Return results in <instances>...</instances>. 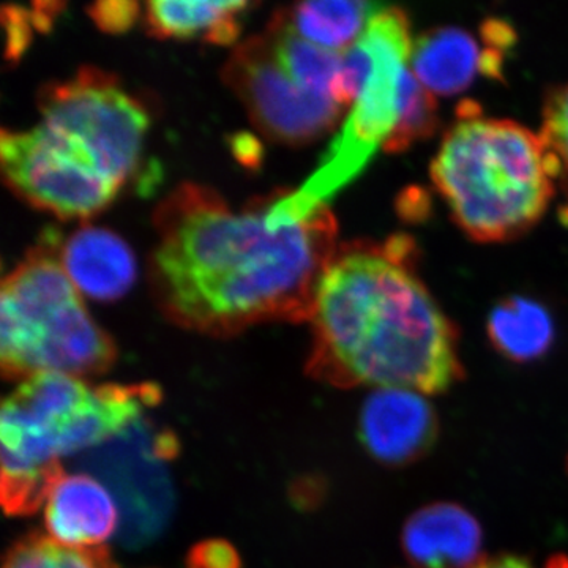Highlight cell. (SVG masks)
I'll use <instances>...</instances> for the list:
<instances>
[{"mask_svg": "<svg viewBox=\"0 0 568 568\" xmlns=\"http://www.w3.org/2000/svg\"><path fill=\"white\" fill-rule=\"evenodd\" d=\"M271 203L237 212L215 190L182 183L156 207L149 276L168 320L212 336L312 320L338 250L334 213L324 205L302 222L272 224Z\"/></svg>", "mask_w": 568, "mask_h": 568, "instance_id": "1", "label": "cell"}, {"mask_svg": "<svg viewBox=\"0 0 568 568\" xmlns=\"http://www.w3.org/2000/svg\"><path fill=\"white\" fill-rule=\"evenodd\" d=\"M407 235L338 246L313 308L306 373L335 387L446 392L462 379L458 334L417 275Z\"/></svg>", "mask_w": 568, "mask_h": 568, "instance_id": "2", "label": "cell"}, {"mask_svg": "<svg viewBox=\"0 0 568 568\" xmlns=\"http://www.w3.org/2000/svg\"><path fill=\"white\" fill-rule=\"evenodd\" d=\"M160 398L162 390L151 383L91 387L61 373L22 381L0 416L7 514H33L63 476L62 457L122 436Z\"/></svg>", "mask_w": 568, "mask_h": 568, "instance_id": "3", "label": "cell"}, {"mask_svg": "<svg viewBox=\"0 0 568 568\" xmlns=\"http://www.w3.org/2000/svg\"><path fill=\"white\" fill-rule=\"evenodd\" d=\"M463 108L433 160L432 181L470 239L510 241L547 212L555 163L530 130L481 118L474 103Z\"/></svg>", "mask_w": 568, "mask_h": 568, "instance_id": "4", "label": "cell"}, {"mask_svg": "<svg viewBox=\"0 0 568 568\" xmlns=\"http://www.w3.org/2000/svg\"><path fill=\"white\" fill-rule=\"evenodd\" d=\"M61 235H41L2 282L0 364L9 379L41 373L102 375L114 364V342L89 315L61 261Z\"/></svg>", "mask_w": 568, "mask_h": 568, "instance_id": "5", "label": "cell"}, {"mask_svg": "<svg viewBox=\"0 0 568 568\" xmlns=\"http://www.w3.org/2000/svg\"><path fill=\"white\" fill-rule=\"evenodd\" d=\"M410 52V22L405 11L395 7L381 11L357 43L343 52L338 100L343 106L353 104V110L308 181L294 192L272 196V223L308 219L365 170L381 145L384 148L398 121Z\"/></svg>", "mask_w": 568, "mask_h": 568, "instance_id": "6", "label": "cell"}, {"mask_svg": "<svg viewBox=\"0 0 568 568\" xmlns=\"http://www.w3.org/2000/svg\"><path fill=\"white\" fill-rule=\"evenodd\" d=\"M39 110L41 123L81 142L122 189L140 171L151 119L114 74L82 67L71 80L41 88Z\"/></svg>", "mask_w": 568, "mask_h": 568, "instance_id": "7", "label": "cell"}, {"mask_svg": "<svg viewBox=\"0 0 568 568\" xmlns=\"http://www.w3.org/2000/svg\"><path fill=\"white\" fill-rule=\"evenodd\" d=\"M223 80L268 140L308 144L334 130L343 118L345 106L306 91L284 70L265 32L237 47L224 65Z\"/></svg>", "mask_w": 568, "mask_h": 568, "instance_id": "8", "label": "cell"}, {"mask_svg": "<svg viewBox=\"0 0 568 568\" xmlns=\"http://www.w3.org/2000/svg\"><path fill=\"white\" fill-rule=\"evenodd\" d=\"M0 160L3 178L18 196L63 220L102 212L122 190L71 163L37 125L26 132L3 129Z\"/></svg>", "mask_w": 568, "mask_h": 568, "instance_id": "9", "label": "cell"}, {"mask_svg": "<svg viewBox=\"0 0 568 568\" xmlns=\"http://www.w3.org/2000/svg\"><path fill=\"white\" fill-rule=\"evenodd\" d=\"M358 435L368 454L384 465H407L436 443V413L424 394L377 388L362 407Z\"/></svg>", "mask_w": 568, "mask_h": 568, "instance_id": "10", "label": "cell"}, {"mask_svg": "<svg viewBox=\"0 0 568 568\" xmlns=\"http://www.w3.org/2000/svg\"><path fill=\"white\" fill-rule=\"evenodd\" d=\"M504 52L459 28H436L422 33L413 44L410 67L418 81L437 95L466 91L478 74L503 77Z\"/></svg>", "mask_w": 568, "mask_h": 568, "instance_id": "11", "label": "cell"}, {"mask_svg": "<svg viewBox=\"0 0 568 568\" xmlns=\"http://www.w3.org/2000/svg\"><path fill=\"white\" fill-rule=\"evenodd\" d=\"M403 548L416 568H474L481 560V529L457 504H433L407 519Z\"/></svg>", "mask_w": 568, "mask_h": 568, "instance_id": "12", "label": "cell"}, {"mask_svg": "<svg viewBox=\"0 0 568 568\" xmlns=\"http://www.w3.org/2000/svg\"><path fill=\"white\" fill-rule=\"evenodd\" d=\"M118 519L111 493L89 474H63L47 499L48 532L65 547H102L114 532Z\"/></svg>", "mask_w": 568, "mask_h": 568, "instance_id": "13", "label": "cell"}, {"mask_svg": "<svg viewBox=\"0 0 568 568\" xmlns=\"http://www.w3.org/2000/svg\"><path fill=\"white\" fill-rule=\"evenodd\" d=\"M61 261L80 293L112 302L129 293L136 278L130 246L104 227L85 226L61 245Z\"/></svg>", "mask_w": 568, "mask_h": 568, "instance_id": "14", "label": "cell"}, {"mask_svg": "<svg viewBox=\"0 0 568 568\" xmlns=\"http://www.w3.org/2000/svg\"><path fill=\"white\" fill-rule=\"evenodd\" d=\"M253 9L248 2H160L145 3L144 21L156 39H201L213 44H231L242 31V18Z\"/></svg>", "mask_w": 568, "mask_h": 568, "instance_id": "15", "label": "cell"}, {"mask_svg": "<svg viewBox=\"0 0 568 568\" xmlns=\"http://www.w3.org/2000/svg\"><path fill=\"white\" fill-rule=\"evenodd\" d=\"M386 9L377 2H305L278 10L272 20L316 47L346 52Z\"/></svg>", "mask_w": 568, "mask_h": 568, "instance_id": "16", "label": "cell"}, {"mask_svg": "<svg viewBox=\"0 0 568 568\" xmlns=\"http://www.w3.org/2000/svg\"><path fill=\"white\" fill-rule=\"evenodd\" d=\"M493 346L514 362H530L547 354L555 342V323L544 305L514 295L504 298L488 317Z\"/></svg>", "mask_w": 568, "mask_h": 568, "instance_id": "17", "label": "cell"}, {"mask_svg": "<svg viewBox=\"0 0 568 568\" xmlns=\"http://www.w3.org/2000/svg\"><path fill=\"white\" fill-rule=\"evenodd\" d=\"M268 39L280 63L306 91L331 97L338 102L343 52L324 50L284 28L275 20L268 22Z\"/></svg>", "mask_w": 568, "mask_h": 568, "instance_id": "18", "label": "cell"}, {"mask_svg": "<svg viewBox=\"0 0 568 568\" xmlns=\"http://www.w3.org/2000/svg\"><path fill=\"white\" fill-rule=\"evenodd\" d=\"M3 568H115L104 547L71 548L51 537L22 538L7 555Z\"/></svg>", "mask_w": 568, "mask_h": 568, "instance_id": "19", "label": "cell"}, {"mask_svg": "<svg viewBox=\"0 0 568 568\" xmlns=\"http://www.w3.org/2000/svg\"><path fill=\"white\" fill-rule=\"evenodd\" d=\"M439 118L435 93L417 80L413 70L407 69L402 81V104L394 132L384 144L388 153L405 152L417 141L435 134Z\"/></svg>", "mask_w": 568, "mask_h": 568, "instance_id": "20", "label": "cell"}, {"mask_svg": "<svg viewBox=\"0 0 568 568\" xmlns=\"http://www.w3.org/2000/svg\"><path fill=\"white\" fill-rule=\"evenodd\" d=\"M540 138L558 178L568 189V84L560 85L547 97Z\"/></svg>", "mask_w": 568, "mask_h": 568, "instance_id": "21", "label": "cell"}, {"mask_svg": "<svg viewBox=\"0 0 568 568\" xmlns=\"http://www.w3.org/2000/svg\"><path fill=\"white\" fill-rule=\"evenodd\" d=\"M89 17L108 33H122L129 31L140 18V3L129 0H112L99 2L89 7Z\"/></svg>", "mask_w": 568, "mask_h": 568, "instance_id": "22", "label": "cell"}, {"mask_svg": "<svg viewBox=\"0 0 568 568\" xmlns=\"http://www.w3.org/2000/svg\"><path fill=\"white\" fill-rule=\"evenodd\" d=\"M190 568H241V556L233 545L223 540H207L190 552Z\"/></svg>", "mask_w": 568, "mask_h": 568, "instance_id": "23", "label": "cell"}, {"mask_svg": "<svg viewBox=\"0 0 568 568\" xmlns=\"http://www.w3.org/2000/svg\"><path fill=\"white\" fill-rule=\"evenodd\" d=\"M474 568H534L529 560L518 556H499V558L481 559Z\"/></svg>", "mask_w": 568, "mask_h": 568, "instance_id": "24", "label": "cell"}]
</instances>
